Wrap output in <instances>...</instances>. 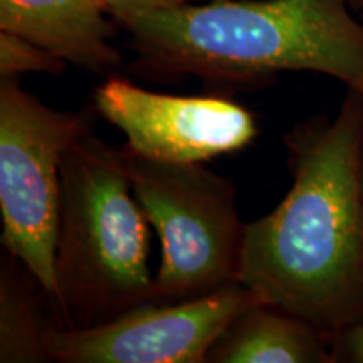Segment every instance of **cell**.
<instances>
[{"label":"cell","instance_id":"1","mask_svg":"<svg viewBox=\"0 0 363 363\" xmlns=\"http://www.w3.org/2000/svg\"><path fill=\"white\" fill-rule=\"evenodd\" d=\"M283 143L291 187L246 222L238 281L333 335L363 323V94L347 89L337 115L298 123Z\"/></svg>","mask_w":363,"mask_h":363},{"label":"cell","instance_id":"2","mask_svg":"<svg viewBox=\"0 0 363 363\" xmlns=\"http://www.w3.org/2000/svg\"><path fill=\"white\" fill-rule=\"evenodd\" d=\"M352 0H207L115 21L130 34L133 69L152 79L264 84L316 72L363 94V19Z\"/></svg>","mask_w":363,"mask_h":363},{"label":"cell","instance_id":"3","mask_svg":"<svg viewBox=\"0 0 363 363\" xmlns=\"http://www.w3.org/2000/svg\"><path fill=\"white\" fill-rule=\"evenodd\" d=\"M148 252V220L131 190L121 148L91 130L61 163L51 299L59 326L91 328L152 301Z\"/></svg>","mask_w":363,"mask_h":363},{"label":"cell","instance_id":"4","mask_svg":"<svg viewBox=\"0 0 363 363\" xmlns=\"http://www.w3.org/2000/svg\"><path fill=\"white\" fill-rule=\"evenodd\" d=\"M120 148L136 202L160 240L152 301H185L235 283L246 222L234 180L206 163L153 160Z\"/></svg>","mask_w":363,"mask_h":363},{"label":"cell","instance_id":"5","mask_svg":"<svg viewBox=\"0 0 363 363\" xmlns=\"http://www.w3.org/2000/svg\"><path fill=\"white\" fill-rule=\"evenodd\" d=\"M94 104L59 111L27 93L19 79H0V217L4 249L24 262L51 299L61 163L93 130Z\"/></svg>","mask_w":363,"mask_h":363},{"label":"cell","instance_id":"6","mask_svg":"<svg viewBox=\"0 0 363 363\" xmlns=\"http://www.w3.org/2000/svg\"><path fill=\"white\" fill-rule=\"evenodd\" d=\"M262 303L239 281L185 301H145L106 323L83 330L57 326V363H207V353L244 310Z\"/></svg>","mask_w":363,"mask_h":363},{"label":"cell","instance_id":"7","mask_svg":"<svg viewBox=\"0 0 363 363\" xmlns=\"http://www.w3.org/2000/svg\"><path fill=\"white\" fill-rule=\"evenodd\" d=\"M96 113L125 135V150L162 162L206 163L254 142L257 125L222 94L182 96L148 91L121 76L94 89Z\"/></svg>","mask_w":363,"mask_h":363},{"label":"cell","instance_id":"8","mask_svg":"<svg viewBox=\"0 0 363 363\" xmlns=\"http://www.w3.org/2000/svg\"><path fill=\"white\" fill-rule=\"evenodd\" d=\"M101 0H0V30L48 49L67 65L111 74L123 56Z\"/></svg>","mask_w":363,"mask_h":363},{"label":"cell","instance_id":"9","mask_svg":"<svg viewBox=\"0 0 363 363\" xmlns=\"http://www.w3.org/2000/svg\"><path fill=\"white\" fill-rule=\"evenodd\" d=\"M207 363H333L328 335L279 308L256 303L230 321Z\"/></svg>","mask_w":363,"mask_h":363},{"label":"cell","instance_id":"10","mask_svg":"<svg viewBox=\"0 0 363 363\" xmlns=\"http://www.w3.org/2000/svg\"><path fill=\"white\" fill-rule=\"evenodd\" d=\"M59 326L51 296L24 262L4 249L0 259V363L51 360Z\"/></svg>","mask_w":363,"mask_h":363},{"label":"cell","instance_id":"11","mask_svg":"<svg viewBox=\"0 0 363 363\" xmlns=\"http://www.w3.org/2000/svg\"><path fill=\"white\" fill-rule=\"evenodd\" d=\"M66 61L21 35L0 30V79H19L24 74L61 76Z\"/></svg>","mask_w":363,"mask_h":363},{"label":"cell","instance_id":"12","mask_svg":"<svg viewBox=\"0 0 363 363\" xmlns=\"http://www.w3.org/2000/svg\"><path fill=\"white\" fill-rule=\"evenodd\" d=\"M333 363H363V323L328 335Z\"/></svg>","mask_w":363,"mask_h":363},{"label":"cell","instance_id":"13","mask_svg":"<svg viewBox=\"0 0 363 363\" xmlns=\"http://www.w3.org/2000/svg\"><path fill=\"white\" fill-rule=\"evenodd\" d=\"M106 12L111 17H120L125 13L138 11H162V9H175L189 4L207 2V0H101Z\"/></svg>","mask_w":363,"mask_h":363},{"label":"cell","instance_id":"14","mask_svg":"<svg viewBox=\"0 0 363 363\" xmlns=\"http://www.w3.org/2000/svg\"><path fill=\"white\" fill-rule=\"evenodd\" d=\"M352 6L358 13L363 12V0H352Z\"/></svg>","mask_w":363,"mask_h":363},{"label":"cell","instance_id":"15","mask_svg":"<svg viewBox=\"0 0 363 363\" xmlns=\"http://www.w3.org/2000/svg\"><path fill=\"white\" fill-rule=\"evenodd\" d=\"M360 182H362V194H363V143H362V153H360Z\"/></svg>","mask_w":363,"mask_h":363},{"label":"cell","instance_id":"16","mask_svg":"<svg viewBox=\"0 0 363 363\" xmlns=\"http://www.w3.org/2000/svg\"><path fill=\"white\" fill-rule=\"evenodd\" d=\"M360 17H362V19H363V12H362V13H360Z\"/></svg>","mask_w":363,"mask_h":363}]
</instances>
